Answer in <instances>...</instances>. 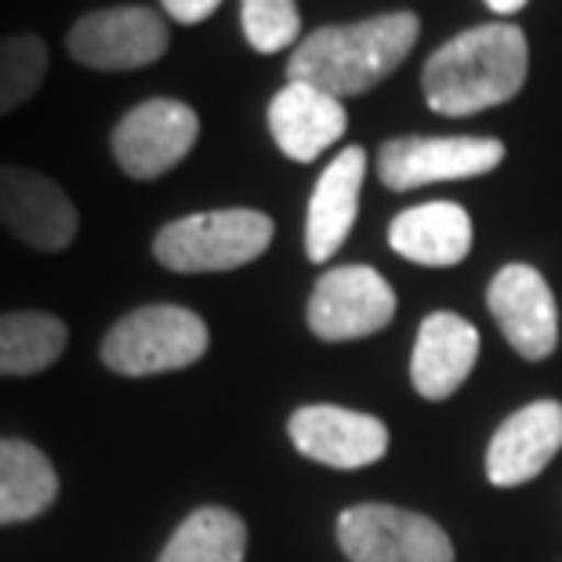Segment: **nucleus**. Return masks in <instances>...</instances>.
I'll list each match as a JSON object with an SVG mask.
<instances>
[{
    "mask_svg": "<svg viewBox=\"0 0 562 562\" xmlns=\"http://www.w3.org/2000/svg\"><path fill=\"white\" fill-rule=\"evenodd\" d=\"M240 26L250 47L261 55L297 47L302 37V15L294 0H240Z\"/></svg>",
    "mask_w": 562,
    "mask_h": 562,
    "instance_id": "4be33fe9",
    "label": "nucleus"
},
{
    "mask_svg": "<svg viewBox=\"0 0 562 562\" xmlns=\"http://www.w3.org/2000/svg\"><path fill=\"white\" fill-rule=\"evenodd\" d=\"M286 432H291L297 453L341 472L367 469L389 453V428L374 414L345 411V406L330 403L294 411Z\"/></svg>",
    "mask_w": 562,
    "mask_h": 562,
    "instance_id": "f8f14e48",
    "label": "nucleus"
},
{
    "mask_svg": "<svg viewBox=\"0 0 562 562\" xmlns=\"http://www.w3.org/2000/svg\"><path fill=\"white\" fill-rule=\"evenodd\" d=\"M505 160L497 138H392L378 153V178L396 193L432 182L490 175Z\"/></svg>",
    "mask_w": 562,
    "mask_h": 562,
    "instance_id": "9d476101",
    "label": "nucleus"
},
{
    "mask_svg": "<svg viewBox=\"0 0 562 562\" xmlns=\"http://www.w3.org/2000/svg\"><path fill=\"white\" fill-rule=\"evenodd\" d=\"M338 544L352 562H453L447 530L396 505H352L338 516Z\"/></svg>",
    "mask_w": 562,
    "mask_h": 562,
    "instance_id": "423d86ee",
    "label": "nucleus"
},
{
    "mask_svg": "<svg viewBox=\"0 0 562 562\" xmlns=\"http://www.w3.org/2000/svg\"><path fill=\"white\" fill-rule=\"evenodd\" d=\"M0 225L19 244L58 255L77 240L80 214L55 178L33 171V167L0 164Z\"/></svg>",
    "mask_w": 562,
    "mask_h": 562,
    "instance_id": "1a4fd4ad",
    "label": "nucleus"
},
{
    "mask_svg": "<svg viewBox=\"0 0 562 562\" xmlns=\"http://www.w3.org/2000/svg\"><path fill=\"white\" fill-rule=\"evenodd\" d=\"M490 316L522 360H548L559 345V308L548 280L533 266H505L490 280Z\"/></svg>",
    "mask_w": 562,
    "mask_h": 562,
    "instance_id": "9b49d317",
    "label": "nucleus"
},
{
    "mask_svg": "<svg viewBox=\"0 0 562 562\" xmlns=\"http://www.w3.org/2000/svg\"><path fill=\"white\" fill-rule=\"evenodd\" d=\"M222 0H160L164 15L175 22H186V26H196V22L211 19L218 11Z\"/></svg>",
    "mask_w": 562,
    "mask_h": 562,
    "instance_id": "5701e85b",
    "label": "nucleus"
},
{
    "mask_svg": "<svg viewBox=\"0 0 562 562\" xmlns=\"http://www.w3.org/2000/svg\"><path fill=\"white\" fill-rule=\"evenodd\" d=\"M349 127L341 99L302 80H286V88L269 102V131L280 153L294 164H313Z\"/></svg>",
    "mask_w": 562,
    "mask_h": 562,
    "instance_id": "4468645a",
    "label": "nucleus"
},
{
    "mask_svg": "<svg viewBox=\"0 0 562 562\" xmlns=\"http://www.w3.org/2000/svg\"><path fill=\"white\" fill-rule=\"evenodd\" d=\"M480 360V330L458 313L425 316L417 330L411 381L425 400H450Z\"/></svg>",
    "mask_w": 562,
    "mask_h": 562,
    "instance_id": "dca6fc26",
    "label": "nucleus"
},
{
    "mask_svg": "<svg viewBox=\"0 0 562 562\" xmlns=\"http://www.w3.org/2000/svg\"><path fill=\"white\" fill-rule=\"evenodd\" d=\"M367 178V153L360 146L341 149L327 167L308 200L305 222V250L308 258L323 266L341 250L345 236L352 233V222L360 214V193Z\"/></svg>",
    "mask_w": 562,
    "mask_h": 562,
    "instance_id": "2eb2a0df",
    "label": "nucleus"
},
{
    "mask_svg": "<svg viewBox=\"0 0 562 562\" xmlns=\"http://www.w3.org/2000/svg\"><path fill=\"white\" fill-rule=\"evenodd\" d=\"M196 138L200 116L193 105L178 99H149L124 113L113 127V160L135 182H153L175 171L193 153Z\"/></svg>",
    "mask_w": 562,
    "mask_h": 562,
    "instance_id": "0eeeda50",
    "label": "nucleus"
},
{
    "mask_svg": "<svg viewBox=\"0 0 562 562\" xmlns=\"http://www.w3.org/2000/svg\"><path fill=\"white\" fill-rule=\"evenodd\" d=\"M211 345L207 323L182 305H146L116 319L102 341V363L113 374L149 378L193 367Z\"/></svg>",
    "mask_w": 562,
    "mask_h": 562,
    "instance_id": "20e7f679",
    "label": "nucleus"
},
{
    "mask_svg": "<svg viewBox=\"0 0 562 562\" xmlns=\"http://www.w3.org/2000/svg\"><path fill=\"white\" fill-rule=\"evenodd\" d=\"M69 345V327L52 313L0 316V378H30L55 367Z\"/></svg>",
    "mask_w": 562,
    "mask_h": 562,
    "instance_id": "6ab92c4d",
    "label": "nucleus"
},
{
    "mask_svg": "<svg viewBox=\"0 0 562 562\" xmlns=\"http://www.w3.org/2000/svg\"><path fill=\"white\" fill-rule=\"evenodd\" d=\"M530 47L519 26L486 22L464 30L425 63L428 110L442 116H472L490 105L512 102L526 83Z\"/></svg>",
    "mask_w": 562,
    "mask_h": 562,
    "instance_id": "f03ea898",
    "label": "nucleus"
},
{
    "mask_svg": "<svg viewBox=\"0 0 562 562\" xmlns=\"http://www.w3.org/2000/svg\"><path fill=\"white\" fill-rule=\"evenodd\" d=\"M562 450V403L537 400L501 422L486 447V480L494 486H522L548 469Z\"/></svg>",
    "mask_w": 562,
    "mask_h": 562,
    "instance_id": "ddd939ff",
    "label": "nucleus"
},
{
    "mask_svg": "<svg viewBox=\"0 0 562 562\" xmlns=\"http://www.w3.org/2000/svg\"><path fill=\"white\" fill-rule=\"evenodd\" d=\"M247 526L229 508H196L160 552L157 562H244Z\"/></svg>",
    "mask_w": 562,
    "mask_h": 562,
    "instance_id": "aec40b11",
    "label": "nucleus"
},
{
    "mask_svg": "<svg viewBox=\"0 0 562 562\" xmlns=\"http://www.w3.org/2000/svg\"><path fill=\"white\" fill-rule=\"evenodd\" d=\"M269 214L255 207H222L167 222L153 240V255L171 272H229L250 266L272 244Z\"/></svg>",
    "mask_w": 562,
    "mask_h": 562,
    "instance_id": "7ed1b4c3",
    "label": "nucleus"
},
{
    "mask_svg": "<svg viewBox=\"0 0 562 562\" xmlns=\"http://www.w3.org/2000/svg\"><path fill=\"white\" fill-rule=\"evenodd\" d=\"M526 4H530V0H486V8L497 11V15H516Z\"/></svg>",
    "mask_w": 562,
    "mask_h": 562,
    "instance_id": "b1692460",
    "label": "nucleus"
},
{
    "mask_svg": "<svg viewBox=\"0 0 562 562\" xmlns=\"http://www.w3.org/2000/svg\"><path fill=\"white\" fill-rule=\"evenodd\" d=\"M396 291L370 266H338L323 272L308 297V330L319 341H356L389 327Z\"/></svg>",
    "mask_w": 562,
    "mask_h": 562,
    "instance_id": "6e6552de",
    "label": "nucleus"
},
{
    "mask_svg": "<svg viewBox=\"0 0 562 562\" xmlns=\"http://www.w3.org/2000/svg\"><path fill=\"white\" fill-rule=\"evenodd\" d=\"M58 497L55 464L26 439H0V526L44 516Z\"/></svg>",
    "mask_w": 562,
    "mask_h": 562,
    "instance_id": "a211bd4d",
    "label": "nucleus"
},
{
    "mask_svg": "<svg viewBox=\"0 0 562 562\" xmlns=\"http://www.w3.org/2000/svg\"><path fill=\"white\" fill-rule=\"evenodd\" d=\"M47 77V44L37 33H11L0 41V116L22 110Z\"/></svg>",
    "mask_w": 562,
    "mask_h": 562,
    "instance_id": "412c9836",
    "label": "nucleus"
},
{
    "mask_svg": "<svg viewBox=\"0 0 562 562\" xmlns=\"http://www.w3.org/2000/svg\"><path fill=\"white\" fill-rule=\"evenodd\" d=\"M389 247L414 266H461L472 250V218L461 203H422V207L396 214V222L389 225Z\"/></svg>",
    "mask_w": 562,
    "mask_h": 562,
    "instance_id": "f3484780",
    "label": "nucleus"
},
{
    "mask_svg": "<svg viewBox=\"0 0 562 562\" xmlns=\"http://www.w3.org/2000/svg\"><path fill=\"white\" fill-rule=\"evenodd\" d=\"M167 44H171L167 19L157 8H142V4L88 11L66 33L69 55L83 69H99V74L146 69L167 55Z\"/></svg>",
    "mask_w": 562,
    "mask_h": 562,
    "instance_id": "39448f33",
    "label": "nucleus"
},
{
    "mask_svg": "<svg viewBox=\"0 0 562 562\" xmlns=\"http://www.w3.org/2000/svg\"><path fill=\"white\" fill-rule=\"evenodd\" d=\"M417 33H422V19L414 11H389L349 26H323L297 41L286 63V80L313 83L334 99L367 94L396 74L417 44Z\"/></svg>",
    "mask_w": 562,
    "mask_h": 562,
    "instance_id": "f257e3e1",
    "label": "nucleus"
}]
</instances>
